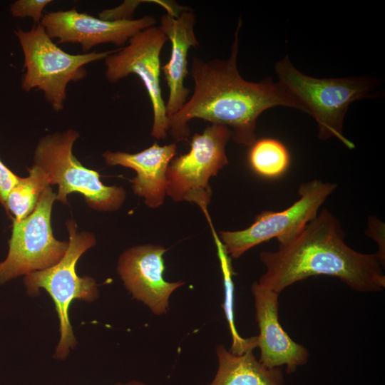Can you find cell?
<instances>
[{
    "label": "cell",
    "mask_w": 385,
    "mask_h": 385,
    "mask_svg": "<svg viewBox=\"0 0 385 385\" xmlns=\"http://www.w3.org/2000/svg\"><path fill=\"white\" fill-rule=\"evenodd\" d=\"M241 23L240 19L228 59L193 58L190 70L195 83L193 94L168 117V133L175 140H188L189 121L199 118L227 127L236 143L250 146L257 140V118L266 110L286 106L303 111L279 82L274 83L270 78L251 82L241 76L237 66Z\"/></svg>",
    "instance_id": "obj_1"
},
{
    "label": "cell",
    "mask_w": 385,
    "mask_h": 385,
    "mask_svg": "<svg viewBox=\"0 0 385 385\" xmlns=\"http://www.w3.org/2000/svg\"><path fill=\"white\" fill-rule=\"evenodd\" d=\"M339 221L322 210L304 228L277 249L260 254L266 268L258 283L280 294L293 284L312 276L337 277L361 292L382 291L384 267L375 254L354 250L344 242Z\"/></svg>",
    "instance_id": "obj_2"
},
{
    "label": "cell",
    "mask_w": 385,
    "mask_h": 385,
    "mask_svg": "<svg viewBox=\"0 0 385 385\" xmlns=\"http://www.w3.org/2000/svg\"><path fill=\"white\" fill-rule=\"evenodd\" d=\"M274 69L279 81L300 103L318 125V138H336L347 148H355L343 133L345 114L351 103L372 97L371 86L365 78H317L297 70L286 56Z\"/></svg>",
    "instance_id": "obj_3"
},
{
    "label": "cell",
    "mask_w": 385,
    "mask_h": 385,
    "mask_svg": "<svg viewBox=\"0 0 385 385\" xmlns=\"http://www.w3.org/2000/svg\"><path fill=\"white\" fill-rule=\"evenodd\" d=\"M14 34L24 55L25 73L21 88L26 92L34 88L43 91L47 102L57 112L63 109L68 84L86 76V65L105 59L115 51L68 53L53 41L41 24L28 31L18 28Z\"/></svg>",
    "instance_id": "obj_4"
},
{
    "label": "cell",
    "mask_w": 385,
    "mask_h": 385,
    "mask_svg": "<svg viewBox=\"0 0 385 385\" xmlns=\"http://www.w3.org/2000/svg\"><path fill=\"white\" fill-rule=\"evenodd\" d=\"M69 234V245L62 259L53 266L30 272L24 282L28 294L36 296L39 289H44L53 299L60 322V340L55 358L63 359L70 349L76 346L72 327L68 318V308L74 299L93 302L98 297V285L91 277H79L76 265L80 257L96 244L93 234L78 232L76 222L69 220L66 223Z\"/></svg>",
    "instance_id": "obj_5"
},
{
    "label": "cell",
    "mask_w": 385,
    "mask_h": 385,
    "mask_svg": "<svg viewBox=\"0 0 385 385\" xmlns=\"http://www.w3.org/2000/svg\"><path fill=\"white\" fill-rule=\"evenodd\" d=\"M78 137L72 128L45 135L37 143L34 164L45 172L50 185H58L56 200L67 204V195L78 192L94 210H117L125 199V190L103 185L97 171L85 168L76 159L73 147Z\"/></svg>",
    "instance_id": "obj_6"
},
{
    "label": "cell",
    "mask_w": 385,
    "mask_h": 385,
    "mask_svg": "<svg viewBox=\"0 0 385 385\" xmlns=\"http://www.w3.org/2000/svg\"><path fill=\"white\" fill-rule=\"evenodd\" d=\"M232 132L226 126L211 124L195 133L188 153L174 157L166 173V194L175 201H188L207 211L212 190L210 178L228 164L226 145Z\"/></svg>",
    "instance_id": "obj_7"
},
{
    "label": "cell",
    "mask_w": 385,
    "mask_h": 385,
    "mask_svg": "<svg viewBox=\"0 0 385 385\" xmlns=\"http://www.w3.org/2000/svg\"><path fill=\"white\" fill-rule=\"evenodd\" d=\"M337 187L335 183L316 179L305 182L299 188V199L291 206L279 212L263 211L244 230L220 231V240L232 258H238L272 238L278 243L289 241L317 217L319 208Z\"/></svg>",
    "instance_id": "obj_8"
},
{
    "label": "cell",
    "mask_w": 385,
    "mask_h": 385,
    "mask_svg": "<svg viewBox=\"0 0 385 385\" xmlns=\"http://www.w3.org/2000/svg\"><path fill=\"white\" fill-rule=\"evenodd\" d=\"M56 199V194L47 187L34 210L21 220H14L9 252L0 262V285L19 276L49 268L64 256L69 242L57 240L51 225Z\"/></svg>",
    "instance_id": "obj_9"
},
{
    "label": "cell",
    "mask_w": 385,
    "mask_h": 385,
    "mask_svg": "<svg viewBox=\"0 0 385 385\" xmlns=\"http://www.w3.org/2000/svg\"><path fill=\"white\" fill-rule=\"evenodd\" d=\"M168 40L160 26H153L135 34L127 46L105 58V76L110 83H115L130 74L137 75L142 81L153 108L151 135L158 140L165 138L168 132V118L160 83V56Z\"/></svg>",
    "instance_id": "obj_10"
},
{
    "label": "cell",
    "mask_w": 385,
    "mask_h": 385,
    "mask_svg": "<svg viewBox=\"0 0 385 385\" xmlns=\"http://www.w3.org/2000/svg\"><path fill=\"white\" fill-rule=\"evenodd\" d=\"M40 24L51 39L56 38L61 43H78L86 52L102 43L123 46L139 31L155 26L156 20L152 16L106 20L72 9L48 12L43 15Z\"/></svg>",
    "instance_id": "obj_11"
},
{
    "label": "cell",
    "mask_w": 385,
    "mask_h": 385,
    "mask_svg": "<svg viewBox=\"0 0 385 385\" xmlns=\"http://www.w3.org/2000/svg\"><path fill=\"white\" fill-rule=\"evenodd\" d=\"M166 251L158 245H137L125 250L118 261V272L125 288L155 315L168 313L171 294L185 284L165 279Z\"/></svg>",
    "instance_id": "obj_12"
},
{
    "label": "cell",
    "mask_w": 385,
    "mask_h": 385,
    "mask_svg": "<svg viewBox=\"0 0 385 385\" xmlns=\"http://www.w3.org/2000/svg\"><path fill=\"white\" fill-rule=\"evenodd\" d=\"M254 297L255 319L259 327L257 347L260 362L269 369L286 366L292 374L309 359V352L303 345L294 342L282 328L279 319V294L258 283L251 286Z\"/></svg>",
    "instance_id": "obj_13"
},
{
    "label": "cell",
    "mask_w": 385,
    "mask_h": 385,
    "mask_svg": "<svg viewBox=\"0 0 385 385\" xmlns=\"http://www.w3.org/2000/svg\"><path fill=\"white\" fill-rule=\"evenodd\" d=\"M195 21L193 11L186 8L177 16L166 11L160 19V28L172 45L170 59L161 67L169 89L165 104L168 118L183 106L190 93V89L184 86V80L188 73V51L199 46L194 31Z\"/></svg>",
    "instance_id": "obj_14"
},
{
    "label": "cell",
    "mask_w": 385,
    "mask_h": 385,
    "mask_svg": "<svg viewBox=\"0 0 385 385\" xmlns=\"http://www.w3.org/2000/svg\"><path fill=\"white\" fill-rule=\"evenodd\" d=\"M177 145H160L155 143L137 153L106 151L103 158L108 165H121L134 170L137 175L131 180L135 194L143 197L150 208L163 204L166 194L168 167L176 154Z\"/></svg>",
    "instance_id": "obj_15"
},
{
    "label": "cell",
    "mask_w": 385,
    "mask_h": 385,
    "mask_svg": "<svg viewBox=\"0 0 385 385\" xmlns=\"http://www.w3.org/2000/svg\"><path fill=\"white\" fill-rule=\"evenodd\" d=\"M252 351L235 354L222 344L217 345V372L210 383L203 385H284L282 368H267Z\"/></svg>",
    "instance_id": "obj_16"
},
{
    "label": "cell",
    "mask_w": 385,
    "mask_h": 385,
    "mask_svg": "<svg viewBox=\"0 0 385 385\" xmlns=\"http://www.w3.org/2000/svg\"><path fill=\"white\" fill-rule=\"evenodd\" d=\"M28 171L27 177L19 178L5 201L4 207L14 216V220L29 216L44 190L50 186L45 172L39 166L34 164Z\"/></svg>",
    "instance_id": "obj_17"
},
{
    "label": "cell",
    "mask_w": 385,
    "mask_h": 385,
    "mask_svg": "<svg viewBox=\"0 0 385 385\" xmlns=\"http://www.w3.org/2000/svg\"><path fill=\"white\" fill-rule=\"evenodd\" d=\"M247 160L251 169L258 175L277 178L287 170L290 154L281 141L265 138L256 140L250 146Z\"/></svg>",
    "instance_id": "obj_18"
},
{
    "label": "cell",
    "mask_w": 385,
    "mask_h": 385,
    "mask_svg": "<svg viewBox=\"0 0 385 385\" xmlns=\"http://www.w3.org/2000/svg\"><path fill=\"white\" fill-rule=\"evenodd\" d=\"M212 233L217 250V255L220 262L225 289L226 297L224 309L232 337V344L230 351L235 354H241L248 349H254L257 347V337L245 339L241 337L237 332L233 313L234 284L232 275L234 272L231 265L230 258L217 232L214 230Z\"/></svg>",
    "instance_id": "obj_19"
},
{
    "label": "cell",
    "mask_w": 385,
    "mask_h": 385,
    "mask_svg": "<svg viewBox=\"0 0 385 385\" xmlns=\"http://www.w3.org/2000/svg\"><path fill=\"white\" fill-rule=\"evenodd\" d=\"M51 0H17L10 5V12L16 18L30 17L38 24L43 16L44 8Z\"/></svg>",
    "instance_id": "obj_20"
},
{
    "label": "cell",
    "mask_w": 385,
    "mask_h": 385,
    "mask_svg": "<svg viewBox=\"0 0 385 385\" xmlns=\"http://www.w3.org/2000/svg\"><path fill=\"white\" fill-rule=\"evenodd\" d=\"M368 235L378 244L379 250L376 253L381 265L384 267L385 247H384V224L374 217L369 220Z\"/></svg>",
    "instance_id": "obj_21"
},
{
    "label": "cell",
    "mask_w": 385,
    "mask_h": 385,
    "mask_svg": "<svg viewBox=\"0 0 385 385\" xmlns=\"http://www.w3.org/2000/svg\"><path fill=\"white\" fill-rule=\"evenodd\" d=\"M19 178L0 160V203L4 207L9 192L16 184Z\"/></svg>",
    "instance_id": "obj_22"
},
{
    "label": "cell",
    "mask_w": 385,
    "mask_h": 385,
    "mask_svg": "<svg viewBox=\"0 0 385 385\" xmlns=\"http://www.w3.org/2000/svg\"><path fill=\"white\" fill-rule=\"evenodd\" d=\"M115 385H148L143 381L133 380L126 383H118Z\"/></svg>",
    "instance_id": "obj_23"
}]
</instances>
